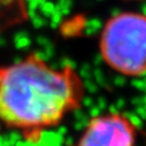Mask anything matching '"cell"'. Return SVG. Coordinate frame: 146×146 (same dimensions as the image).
I'll use <instances>...</instances> for the list:
<instances>
[{"mask_svg":"<svg viewBox=\"0 0 146 146\" xmlns=\"http://www.w3.org/2000/svg\"><path fill=\"white\" fill-rule=\"evenodd\" d=\"M85 84L71 63L56 67L36 52L0 66V125L38 143L82 107Z\"/></svg>","mask_w":146,"mask_h":146,"instance_id":"6da1fadb","label":"cell"},{"mask_svg":"<svg viewBox=\"0 0 146 146\" xmlns=\"http://www.w3.org/2000/svg\"><path fill=\"white\" fill-rule=\"evenodd\" d=\"M100 55L112 71L125 77L146 76V15L118 12L105 22Z\"/></svg>","mask_w":146,"mask_h":146,"instance_id":"7a4b0ae2","label":"cell"},{"mask_svg":"<svg viewBox=\"0 0 146 146\" xmlns=\"http://www.w3.org/2000/svg\"><path fill=\"white\" fill-rule=\"evenodd\" d=\"M138 125L125 113L108 111L90 118L70 146H136Z\"/></svg>","mask_w":146,"mask_h":146,"instance_id":"3957f363","label":"cell"},{"mask_svg":"<svg viewBox=\"0 0 146 146\" xmlns=\"http://www.w3.org/2000/svg\"><path fill=\"white\" fill-rule=\"evenodd\" d=\"M0 127H1V125H0Z\"/></svg>","mask_w":146,"mask_h":146,"instance_id":"277c9868","label":"cell"}]
</instances>
